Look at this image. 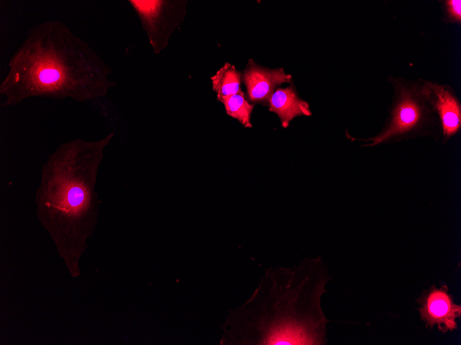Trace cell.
Segmentation results:
<instances>
[{
    "mask_svg": "<svg viewBox=\"0 0 461 345\" xmlns=\"http://www.w3.org/2000/svg\"><path fill=\"white\" fill-rule=\"evenodd\" d=\"M327 269L320 258L266 269L251 298L230 313L222 344H326L329 320L320 301Z\"/></svg>",
    "mask_w": 461,
    "mask_h": 345,
    "instance_id": "cell-1",
    "label": "cell"
},
{
    "mask_svg": "<svg viewBox=\"0 0 461 345\" xmlns=\"http://www.w3.org/2000/svg\"><path fill=\"white\" fill-rule=\"evenodd\" d=\"M422 320L430 328L437 326L442 333L457 328V318L461 315V307L453 303L446 286H433L424 291L418 299Z\"/></svg>",
    "mask_w": 461,
    "mask_h": 345,
    "instance_id": "cell-2",
    "label": "cell"
},
{
    "mask_svg": "<svg viewBox=\"0 0 461 345\" xmlns=\"http://www.w3.org/2000/svg\"><path fill=\"white\" fill-rule=\"evenodd\" d=\"M242 82L246 87V99L251 104L268 105L275 89L283 83L291 84L293 77L283 67H264L249 59L241 72Z\"/></svg>",
    "mask_w": 461,
    "mask_h": 345,
    "instance_id": "cell-3",
    "label": "cell"
},
{
    "mask_svg": "<svg viewBox=\"0 0 461 345\" xmlns=\"http://www.w3.org/2000/svg\"><path fill=\"white\" fill-rule=\"evenodd\" d=\"M424 114L420 96L409 90H403L392 111L389 123L379 135L370 139L373 143L369 146L413 131L419 126Z\"/></svg>",
    "mask_w": 461,
    "mask_h": 345,
    "instance_id": "cell-4",
    "label": "cell"
},
{
    "mask_svg": "<svg viewBox=\"0 0 461 345\" xmlns=\"http://www.w3.org/2000/svg\"><path fill=\"white\" fill-rule=\"evenodd\" d=\"M421 92L438 112L444 135L451 137L456 134L460 128L461 109L455 96L445 86L429 82Z\"/></svg>",
    "mask_w": 461,
    "mask_h": 345,
    "instance_id": "cell-5",
    "label": "cell"
},
{
    "mask_svg": "<svg viewBox=\"0 0 461 345\" xmlns=\"http://www.w3.org/2000/svg\"><path fill=\"white\" fill-rule=\"evenodd\" d=\"M55 181V207L68 215H77L88 205L89 194L86 185L76 176L57 175Z\"/></svg>",
    "mask_w": 461,
    "mask_h": 345,
    "instance_id": "cell-6",
    "label": "cell"
},
{
    "mask_svg": "<svg viewBox=\"0 0 461 345\" xmlns=\"http://www.w3.org/2000/svg\"><path fill=\"white\" fill-rule=\"evenodd\" d=\"M267 106L270 112L277 115L284 129L295 117L312 114L308 103L299 96L293 83L286 87L275 89Z\"/></svg>",
    "mask_w": 461,
    "mask_h": 345,
    "instance_id": "cell-7",
    "label": "cell"
},
{
    "mask_svg": "<svg viewBox=\"0 0 461 345\" xmlns=\"http://www.w3.org/2000/svg\"><path fill=\"white\" fill-rule=\"evenodd\" d=\"M213 92L219 101L242 91V75L235 65L225 63L216 73L210 76Z\"/></svg>",
    "mask_w": 461,
    "mask_h": 345,
    "instance_id": "cell-8",
    "label": "cell"
},
{
    "mask_svg": "<svg viewBox=\"0 0 461 345\" xmlns=\"http://www.w3.org/2000/svg\"><path fill=\"white\" fill-rule=\"evenodd\" d=\"M221 102L229 116L237 120L245 127L251 128L253 127L251 118L255 105L247 101L243 91L231 95Z\"/></svg>",
    "mask_w": 461,
    "mask_h": 345,
    "instance_id": "cell-9",
    "label": "cell"
},
{
    "mask_svg": "<svg viewBox=\"0 0 461 345\" xmlns=\"http://www.w3.org/2000/svg\"><path fill=\"white\" fill-rule=\"evenodd\" d=\"M447 12L450 17L455 21L461 20V1L449 0L446 1Z\"/></svg>",
    "mask_w": 461,
    "mask_h": 345,
    "instance_id": "cell-10",
    "label": "cell"
},
{
    "mask_svg": "<svg viewBox=\"0 0 461 345\" xmlns=\"http://www.w3.org/2000/svg\"><path fill=\"white\" fill-rule=\"evenodd\" d=\"M60 78V74L55 70H45L39 73L41 82L46 84L53 83Z\"/></svg>",
    "mask_w": 461,
    "mask_h": 345,
    "instance_id": "cell-11",
    "label": "cell"
}]
</instances>
